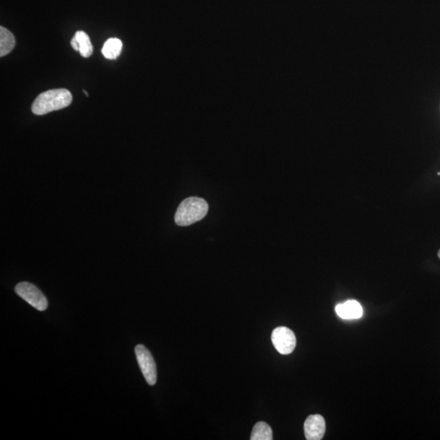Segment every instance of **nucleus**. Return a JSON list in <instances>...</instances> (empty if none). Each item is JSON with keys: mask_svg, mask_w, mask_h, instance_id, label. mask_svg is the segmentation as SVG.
<instances>
[{"mask_svg": "<svg viewBox=\"0 0 440 440\" xmlns=\"http://www.w3.org/2000/svg\"><path fill=\"white\" fill-rule=\"evenodd\" d=\"M123 43L119 38H111L105 43L103 48V54L109 60H115L122 52Z\"/></svg>", "mask_w": 440, "mask_h": 440, "instance_id": "9", "label": "nucleus"}, {"mask_svg": "<svg viewBox=\"0 0 440 440\" xmlns=\"http://www.w3.org/2000/svg\"><path fill=\"white\" fill-rule=\"evenodd\" d=\"M72 99L70 91L67 89L47 91L33 101L32 112L36 115H45L53 111L60 110L69 106Z\"/></svg>", "mask_w": 440, "mask_h": 440, "instance_id": "1", "label": "nucleus"}, {"mask_svg": "<svg viewBox=\"0 0 440 440\" xmlns=\"http://www.w3.org/2000/svg\"><path fill=\"white\" fill-rule=\"evenodd\" d=\"M250 439L273 440L272 428L269 427L268 424L264 422L256 423L253 428L252 433H251Z\"/></svg>", "mask_w": 440, "mask_h": 440, "instance_id": "11", "label": "nucleus"}, {"mask_svg": "<svg viewBox=\"0 0 440 440\" xmlns=\"http://www.w3.org/2000/svg\"><path fill=\"white\" fill-rule=\"evenodd\" d=\"M438 257H439V259H440V250H439V252H438Z\"/></svg>", "mask_w": 440, "mask_h": 440, "instance_id": "13", "label": "nucleus"}, {"mask_svg": "<svg viewBox=\"0 0 440 440\" xmlns=\"http://www.w3.org/2000/svg\"><path fill=\"white\" fill-rule=\"evenodd\" d=\"M16 45L15 37L6 28L0 27V56H6Z\"/></svg>", "mask_w": 440, "mask_h": 440, "instance_id": "8", "label": "nucleus"}, {"mask_svg": "<svg viewBox=\"0 0 440 440\" xmlns=\"http://www.w3.org/2000/svg\"><path fill=\"white\" fill-rule=\"evenodd\" d=\"M273 346L280 354L288 355L292 353L296 346V337L294 333L287 327L275 328L272 333Z\"/></svg>", "mask_w": 440, "mask_h": 440, "instance_id": "5", "label": "nucleus"}, {"mask_svg": "<svg viewBox=\"0 0 440 440\" xmlns=\"http://www.w3.org/2000/svg\"><path fill=\"white\" fill-rule=\"evenodd\" d=\"M337 315L343 320H357L363 316V308L359 302L347 301L337 304L335 308Z\"/></svg>", "mask_w": 440, "mask_h": 440, "instance_id": "7", "label": "nucleus"}, {"mask_svg": "<svg viewBox=\"0 0 440 440\" xmlns=\"http://www.w3.org/2000/svg\"><path fill=\"white\" fill-rule=\"evenodd\" d=\"M15 292L38 311L43 312L47 308V298L36 285L29 282L19 283L16 285Z\"/></svg>", "mask_w": 440, "mask_h": 440, "instance_id": "3", "label": "nucleus"}, {"mask_svg": "<svg viewBox=\"0 0 440 440\" xmlns=\"http://www.w3.org/2000/svg\"><path fill=\"white\" fill-rule=\"evenodd\" d=\"M135 356L140 370L149 385L157 383V367L151 353L144 345L135 347Z\"/></svg>", "mask_w": 440, "mask_h": 440, "instance_id": "4", "label": "nucleus"}, {"mask_svg": "<svg viewBox=\"0 0 440 440\" xmlns=\"http://www.w3.org/2000/svg\"><path fill=\"white\" fill-rule=\"evenodd\" d=\"M326 429V420L321 415H310L304 423V434L308 440L322 439Z\"/></svg>", "mask_w": 440, "mask_h": 440, "instance_id": "6", "label": "nucleus"}, {"mask_svg": "<svg viewBox=\"0 0 440 440\" xmlns=\"http://www.w3.org/2000/svg\"><path fill=\"white\" fill-rule=\"evenodd\" d=\"M71 46L75 51H79V43L75 38H73V40H71Z\"/></svg>", "mask_w": 440, "mask_h": 440, "instance_id": "12", "label": "nucleus"}, {"mask_svg": "<svg viewBox=\"0 0 440 440\" xmlns=\"http://www.w3.org/2000/svg\"><path fill=\"white\" fill-rule=\"evenodd\" d=\"M74 38L79 43V52L81 56L85 58L90 57L93 54V47L91 45L89 36L84 31H78L75 33Z\"/></svg>", "mask_w": 440, "mask_h": 440, "instance_id": "10", "label": "nucleus"}, {"mask_svg": "<svg viewBox=\"0 0 440 440\" xmlns=\"http://www.w3.org/2000/svg\"><path fill=\"white\" fill-rule=\"evenodd\" d=\"M209 209L206 201L192 197L183 200L176 213L175 221L179 226H190L204 218Z\"/></svg>", "mask_w": 440, "mask_h": 440, "instance_id": "2", "label": "nucleus"}]
</instances>
